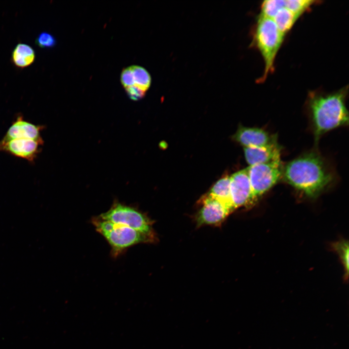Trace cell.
Returning <instances> with one entry per match:
<instances>
[{"mask_svg":"<svg viewBox=\"0 0 349 349\" xmlns=\"http://www.w3.org/2000/svg\"><path fill=\"white\" fill-rule=\"evenodd\" d=\"M346 94L345 89L330 94H310L308 105L316 141L328 131L348 124Z\"/></svg>","mask_w":349,"mask_h":349,"instance_id":"cell-2","label":"cell"},{"mask_svg":"<svg viewBox=\"0 0 349 349\" xmlns=\"http://www.w3.org/2000/svg\"><path fill=\"white\" fill-rule=\"evenodd\" d=\"M200 203L201 207L195 216L197 227L221 225L233 212L229 206L207 194L201 199Z\"/></svg>","mask_w":349,"mask_h":349,"instance_id":"cell-7","label":"cell"},{"mask_svg":"<svg viewBox=\"0 0 349 349\" xmlns=\"http://www.w3.org/2000/svg\"><path fill=\"white\" fill-rule=\"evenodd\" d=\"M92 222L96 231L104 237L111 246L114 256H118L133 245L155 243L157 240L155 232L143 233L126 225L102 220L99 217L93 218Z\"/></svg>","mask_w":349,"mask_h":349,"instance_id":"cell-3","label":"cell"},{"mask_svg":"<svg viewBox=\"0 0 349 349\" xmlns=\"http://www.w3.org/2000/svg\"><path fill=\"white\" fill-rule=\"evenodd\" d=\"M285 7V0H266L261 5L259 16L273 18L278 12Z\"/></svg>","mask_w":349,"mask_h":349,"instance_id":"cell-17","label":"cell"},{"mask_svg":"<svg viewBox=\"0 0 349 349\" xmlns=\"http://www.w3.org/2000/svg\"><path fill=\"white\" fill-rule=\"evenodd\" d=\"M285 35L272 18L259 16L254 34L256 46L264 62V72L260 82L264 81L274 70L275 58Z\"/></svg>","mask_w":349,"mask_h":349,"instance_id":"cell-4","label":"cell"},{"mask_svg":"<svg viewBox=\"0 0 349 349\" xmlns=\"http://www.w3.org/2000/svg\"><path fill=\"white\" fill-rule=\"evenodd\" d=\"M230 197L234 209L251 206V188L248 167L230 177Z\"/></svg>","mask_w":349,"mask_h":349,"instance_id":"cell-9","label":"cell"},{"mask_svg":"<svg viewBox=\"0 0 349 349\" xmlns=\"http://www.w3.org/2000/svg\"><path fill=\"white\" fill-rule=\"evenodd\" d=\"M130 67L133 75L134 85L145 92L151 84V79L150 74L142 66L132 65Z\"/></svg>","mask_w":349,"mask_h":349,"instance_id":"cell-16","label":"cell"},{"mask_svg":"<svg viewBox=\"0 0 349 349\" xmlns=\"http://www.w3.org/2000/svg\"><path fill=\"white\" fill-rule=\"evenodd\" d=\"M234 138L244 147L263 146L278 143L276 136L257 127H240Z\"/></svg>","mask_w":349,"mask_h":349,"instance_id":"cell-11","label":"cell"},{"mask_svg":"<svg viewBox=\"0 0 349 349\" xmlns=\"http://www.w3.org/2000/svg\"><path fill=\"white\" fill-rule=\"evenodd\" d=\"M283 170L281 159L248 167L251 206L279 181Z\"/></svg>","mask_w":349,"mask_h":349,"instance_id":"cell-5","label":"cell"},{"mask_svg":"<svg viewBox=\"0 0 349 349\" xmlns=\"http://www.w3.org/2000/svg\"><path fill=\"white\" fill-rule=\"evenodd\" d=\"M44 128L43 126L34 124L19 114L9 127L0 141L6 142L16 139L42 141L41 132Z\"/></svg>","mask_w":349,"mask_h":349,"instance_id":"cell-10","label":"cell"},{"mask_svg":"<svg viewBox=\"0 0 349 349\" xmlns=\"http://www.w3.org/2000/svg\"><path fill=\"white\" fill-rule=\"evenodd\" d=\"M299 17V16L285 7L280 10L272 19L280 32L285 36Z\"/></svg>","mask_w":349,"mask_h":349,"instance_id":"cell-15","label":"cell"},{"mask_svg":"<svg viewBox=\"0 0 349 349\" xmlns=\"http://www.w3.org/2000/svg\"><path fill=\"white\" fill-rule=\"evenodd\" d=\"M316 2L312 0H285V7L300 16Z\"/></svg>","mask_w":349,"mask_h":349,"instance_id":"cell-18","label":"cell"},{"mask_svg":"<svg viewBox=\"0 0 349 349\" xmlns=\"http://www.w3.org/2000/svg\"><path fill=\"white\" fill-rule=\"evenodd\" d=\"M281 147L278 143L263 146L244 148V155L250 166L280 160Z\"/></svg>","mask_w":349,"mask_h":349,"instance_id":"cell-12","label":"cell"},{"mask_svg":"<svg viewBox=\"0 0 349 349\" xmlns=\"http://www.w3.org/2000/svg\"><path fill=\"white\" fill-rule=\"evenodd\" d=\"M334 248L338 253L345 268L346 273V275L348 276L349 272V243L348 241H342L337 243L334 245Z\"/></svg>","mask_w":349,"mask_h":349,"instance_id":"cell-19","label":"cell"},{"mask_svg":"<svg viewBox=\"0 0 349 349\" xmlns=\"http://www.w3.org/2000/svg\"><path fill=\"white\" fill-rule=\"evenodd\" d=\"M35 42L39 47L42 48H48L54 47L56 44V40L50 33L43 32L38 34Z\"/></svg>","mask_w":349,"mask_h":349,"instance_id":"cell-20","label":"cell"},{"mask_svg":"<svg viewBox=\"0 0 349 349\" xmlns=\"http://www.w3.org/2000/svg\"><path fill=\"white\" fill-rule=\"evenodd\" d=\"M105 221L127 226L145 233H154V222L145 213L136 208L115 202L106 212L98 216Z\"/></svg>","mask_w":349,"mask_h":349,"instance_id":"cell-6","label":"cell"},{"mask_svg":"<svg viewBox=\"0 0 349 349\" xmlns=\"http://www.w3.org/2000/svg\"><path fill=\"white\" fill-rule=\"evenodd\" d=\"M125 89L128 96L133 100H139L144 96L145 92L135 85Z\"/></svg>","mask_w":349,"mask_h":349,"instance_id":"cell-22","label":"cell"},{"mask_svg":"<svg viewBox=\"0 0 349 349\" xmlns=\"http://www.w3.org/2000/svg\"><path fill=\"white\" fill-rule=\"evenodd\" d=\"M44 141L30 139L0 141V151L33 162L42 151Z\"/></svg>","mask_w":349,"mask_h":349,"instance_id":"cell-8","label":"cell"},{"mask_svg":"<svg viewBox=\"0 0 349 349\" xmlns=\"http://www.w3.org/2000/svg\"><path fill=\"white\" fill-rule=\"evenodd\" d=\"M35 59V53L30 45L19 43L13 50L11 56L12 63L17 68H24L31 65Z\"/></svg>","mask_w":349,"mask_h":349,"instance_id":"cell-13","label":"cell"},{"mask_svg":"<svg viewBox=\"0 0 349 349\" xmlns=\"http://www.w3.org/2000/svg\"><path fill=\"white\" fill-rule=\"evenodd\" d=\"M285 181L307 197H317L333 180V175L322 157L310 152L288 162L283 167Z\"/></svg>","mask_w":349,"mask_h":349,"instance_id":"cell-1","label":"cell"},{"mask_svg":"<svg viewBox=\"0 0 349 349\" xmlns=\"http://www.w3.org/2000/svg\"><path fill=\"white\" fill-rule=\"evenodd\" d=\"M121 82L125 88L134 85L133 75L130 66L125 68L122 71L121 74Z\"/></svg>","mask_w":349,"mask_h":349,"instance_id":"cell-21","label":"cell"},{"mask_svg":"<svg viewBox=\"0 0 349 349\" xmlns=\"http://www.w3.org/2000/svg\"><path fill=\"white\" fill-rule=\"evenodd\" d=\"M229 206L233 211L230 197V178L228 176L218 180L207 194Z\"/></svg>","mask_w":349,"mask_h":349,"instance_id":"cell-14","label":"cell"}]
</instances>
